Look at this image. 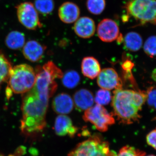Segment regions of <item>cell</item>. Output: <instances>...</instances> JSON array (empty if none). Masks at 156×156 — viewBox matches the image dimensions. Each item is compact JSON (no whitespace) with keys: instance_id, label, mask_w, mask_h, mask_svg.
<instances>
[{"instance_id":"obj_1","label":"cell","mask_w":156,"mask_h":156,"mask_svg":"<svg viewBox=\"0 0 156 156\" xmlns=\"http://www.w3.org/2000/svg\"><path fill=\"white\" fill-rule=\"evenodd\" d=\"M35 71V83L30 90L23 94L21 105L20 129L27 136L39 134L46 127L49 100L57 88L55 80L62 78L63 75L52 61L38 66Z\"/></svg>"},{"instance_id":"obj_2","label":"cell","mask_w":156,"mask_h":156,"mask_svg":"<svg viewBox=\"0 0 156 156\" xmlns=\"http://www.w3.org/2000/svg\"><path fill=\"white\" fill-rule=\"evenodd\" d=\"M146 101V92L120 88L114 92L112 106L119 121L130 125L139 121V112Z\"/></svg>"},{"instance_id":"obj_3","label":"cell","mask_w":156,"mask_h":156,"mask_svg":"<svg viewBox=\"0 0 156 156\" xmlns=\"http://www.w3.org/2000/svg\"><path fill=\"white\" fill-rule=\"evenodd\" d=\"M36 73L30 66L23 64L12 67L9 79L7 95L11 92L24 94L34 87L36 80Z\"/></svg>"},{"instance_id":"obj_4","label":"cell","mask_w":156,"mask_h":156,"mask_svg":"<svg viewBox=\"0 0 156 156\" xmlns=\"http://www.w3.org/2000/svg\"><path fill=\"white\" fill-rule=\"evenodd\" d=\"M68 156H117L116 153L110 150L107 141L97 134L80 143Z\"/></svg>"},{"instance_id":"obj_5","label":"cell","mask_w":156,"mask_h":156,"mask_svg":"<svg viewBox=\"0 0 156 156\" xmlns=\"http://www.w3.org/2000/svg\"><path fill=\"white\" fill-rule=\"evenodd\" d=\"M125 9L129 16L142 24H156V0H130Z\"/></svg>"},{"instance_id":"obj_6","label":"cell","mask_w":156,"mask_h":156,"mask_svg":"<svg viewBox=\"0 0 156 156\" xmlns=\"http://www.w3.org/2000/svg\"><path fill=\"white\" fill-rule=\"evenodd\" d=\"M83 119L85 122L92 123L101 132L108 131L115 122L112 115L103 106L98 104L85 111Z\"/></svg>"},{"instance_id":"obj_7","label":"cell","mask_w":156,"mask_h":156,"mask_svg":"<svg viewBox=\"0 0 156 156\" xmlns=\"http://www.w3.org/2000/svg\"><path fill=\"white\" fill-rule=\"evenodd\" d=\"M17 18L19 22L26 28L36 30L42 27L38 12L33 3L24 2L16 7Z\"/></svg>"},{"instance_id":"obj_8","label":"cell","mask_w":156,"mask_h":156,"mask_svg":"<svg viewBox=\"0 0 156 156\" xmlns=\"http://www.w3.org/2000/svg\"><path fill=\"white\" fill-rule=\"evenodd\" d=\"M97 35L101 41L110 43L115 41H123L120 34L119 28L116 22L113 20L106 18L102 20L98 26Z\"/></svg>"},{"instance_id":"obj_9","label":"cell","mask_w":156,"mask_h":156,"mask_svg":"<svg viewBox=\"0 0 156 156\" xmlns=\"http://www.w3.org/2000/svg\"><path fill=\"white\" fill-rule=\"evenodd\" d=\"M97 84L102 89L108 90L122 88V83L115 70L107 68L101 71L98 76Z\"/></svg>"},{"instance_id":"obj_10","label":"cell","mask_w":156,"mask_h":156,"mask_svg":"<svg viewBox=\"0 0 156 156\" xmlns=\"http://www.w3.org/2000/svg\"><path fill=\"white\" fill-rule=\"evenodd\" d=\"M54 130L58 136L68 135L73 137L77 132L78 128L74 126L69 117L65 115H59L55 120Z\"/></svg>"},{"instance_id":"obj_11","label":"cell","mask_w":156,"mask_h":156,"mask_svg":"<svg viewBox=\"0 0 156 156\" xmlns=\"http://www.w3.org/2000/svg\"><path fill=\"white\" fill-rule=\"evenodd\" d=\"M73 30L76 34L82 38H89L94 35L95 24L94 20L88 17L79 18L75 23Z\"/></svg>"},{"instance_id":"obj_12","label":"cell","mask_w":156,"mask_h":156,"mask_svg":"<svg viewBox=\"0 0 156 156\" xmlns=\"http://www.w3.org/2000/svg\"><path fill=\"white\" fill-rule=\"evenodd\" d=\"M80 10L75 3L66 2L59 7L58 15L59 19L65 23L75 22L80 17Z\"/></svg>"},{"instance_id":"obj_13","label":"cell","mask_w":156,"mask_h":156,"mask_svg":"<svg viewBox=\"0 0 156 156\" xmlns=\"http://www.w3.org/2000/svg\"><path fill=\"white\" fill-rule=\"evenodd\" d=\"M74 105L73 98L67 93L58 94L53 99V110L59 115H66L72 111Z\"/></svg>"},{"instance_id":"obj_14","label":"cell","mask_w":156,"mask_h":156,"mask_svg":"<svg viewBox=\"0 0 156 156\" xmlns=\"http://www.w3.org/2000/svg\"><path fill=\"white\" fill-rule=\"evenodd\" d=\"M74 105L79 111H85L93 106L94 98L92 92L87 89H80L73 96Z\"/></svg>"},{"instance_id":"obj_15","label":"cell","mask_w":156,"mask_h":156,"mask_svg":"<svg viewBox=\"0 0 156 156\" xmlns=\"http://www.w3.org/2000/svg\"><path fill=\"white\" fill-rule=\"evenodd\" d=\"M45 50V47L39 42L32 40L25 44L23 53L27 59L32 62H36L41 59Z\"/></svg>"},{"instance_id":"obj_16","label":"cell","mask_w":156,"mask_h":156,"mask_svg":"<svg viewBox=\"0 0 156 156\" xmlns=\"http://www.w3.org/2000/svg\"><path fill=\"white\" fill-rule=\"evenodd\" d=\"M81 70L86 77L93 80L97 77L101 71L99 62L94 57L87 56L83 59Z\"/></svg>"},{"instance_id":"obj_17","label":"cell","mask_w":156,"mask_h":156,"mask_svg":"<svg viewBox=\"0 0 156 156\" xmlns=\"http://www.w3.org/2000/svg\"><path fill=\"white\" fill-rule=\"evenodd\" d=\"M5 43L9 49L19 50L23 48L25 44V36L24 34L18 31H12L6 37Z\"/></svg>"},{"instance_id":"obj_18","label":"cell","mask_w":156,"mask_h":156,"mask_svg":"<svg viewBox=\"0 0 156 156\" xmlns=\"http://www.w3.org/2000/svg\"><path fill=\"white\" fill-rule=\"evenodd\" d=\"M123 41L125 48L131 51H138L142 47V38L139 34L134 32L127 34Z\"/></svg>"},{"instance_id":"obj_19","label":"cell","mask_w":156,"mask_h":156,"mask_svg":"<svg viewBox=\"0 0 156 156\" xmlns=\"http://www.w3.org/2000/svg\"><path fill=\"white\" fill-rule=\"evenodd\" d=\"M80 75L75 70L68 71L62 76V84L68 89L75 88L80 83Z\"/></svg>"},{"instance_id":"obj_20","label":"cell","mask_w":156,"mask_h":156,"mask_svg":"<svg viewBox=\"0 0 156 156\" xmlns=\"http://www.w3.org/2000/svg\"><path fill=\"white\" fill-rule=\"evenodd\" d=\"M12 68L8 59L0 52V86L4 82L8 80Z\"/></svg>"},{"instance_id":"obj_21","label":"cell","mask_w":156,"mask_h":156,"mask_svg":"<svg viewBox=\"0 0 156 156\" xmlns=\"http://www.w3.org/2000/svg\"><path fill=\"white\" fill-rule=\"evenodd\" d=\"M34 5L38 12L48 15L53 11L54 2L53 0H35Z\"/></svg>"},{"instance_id":"obj_22","label":"cell","mask_w":156,"mask_h":156,"mask_svg":"<svg viewBox=\"0 0 156 156\" xmlns=\"http://www.w3.org/2000/svg\"><path fill=\"white\" fill-rule=\"evenodd\" d=\"M105 0H87V5L88 11L93 14L98 15L105 9Z\"/></svg>"},{"instance_id":"obj_23","label":"cell","mask_w":156,"mask_h":156,"mask_svg":"<svg viewBox=\"0 0 156 156\" xmlns=\"http://www.w3.org/2000/svg\"><path fill=\"white\" fill-rule=\"evenodd\" d=\"M112 100V94L109 90L101 89L95 94L94 101L99 105H105L108 104Z\"/></svg>"},{"instance_id":"obj_24","label":"cell","mask_w":156,"mask_h":156,"mask_svg":"<svg viewBox=\"0 0 156 156\" xmlns=\"http://www.w3.org/2000/svg\"><path fill=\"white\" fill-rule=\"evenodd\" d=\"M146 154L145 152L128 145L122 147L117 156H144Z\"/></svg>"},{"instance_id":"obj_25","label":"cell","mask_w":156,"mask_h":156,"mask_svg":"<svg viewBox=\"0 0 156 156\" xmlns=\"http://www.w3.org/2000/svg\"><path fill=\"white\" fill-rule=\"evenodd\" d=\"M144 50L146 53L151 57L156 56V36L150 37L144 45Z\"/></svg>"},{"instance_id":"obj_26","label":"cell","mask_w":156,"mask_h":156,"mask_svg":"<svg viewBox=\"0 0 156 156\" xmlns=\"http://www.w3.org/2000/svg\"><path fill=\"white\" fill-rule=\"evenodd\" d=\"M134 66L133 62L129 60L126 59L122 64V69L124 71V77L126 79L132 82H134V78L132 76L131 70Z\"/></svg>"},{"instance_id":"obj_27","label":"cell","mask_w":156,"mask_h":156,"mask_svg":"<svg viewBox=\"0 0 156 156\" xmlns=\"http://www.w3.org/2000/svg\"><path fill=\"white\" fill-rule=\"evenodd\" d=\"M146 100L148 105L153 109L156 110V88L151 87L147 89Z\"/></svg>"},{"instance_id":"obj_28","label":"cell","mask_w":156,"mask_h":156,"mask_svg":"<svg viewBox=\"0 0 156 156\" xmlns=\"http://www.w3.org/2000/svg\"><path fill=\"white\" fill-rule=\"evenodd\" d=\"M146 141L149 145L156 150V128L147 134Z\"/></svg>"},{"instance_id":"obj_29","label":"cell","mask_w":156,"mask_h":156,"mask_svg":"<svg viewBox=\"0 0 156 156\" xmlns=\"http://www.w3.org/2000/svg\"><path fill=\"white\" fill-rule=\"evenodd\" d=\"M152 77L154 80L156 81V69H155L153 72Z\"/></svg>"},{"instance_id":"obj_30","label":"cell","mask_w":156,"mask_h":156,"mask_svg":"<svg viewBox=\"0 0 156 156\" xmlns=\"http://www.w3.org/2000/svg\"><path fill=\"white\" fill-rule=\"evenodd\" d=\"M144 156H156L155 155H154V154H150V155H145Z\"/></svg>"},{"instance_id":"obj_31","label":"cell","mask_w":156,"mask_h":156,"mask_svg":"<svg viewBox=\"0 0 156 156\" xmlns=\"http://www.w3.org/2000/svg\"><path fill=\"white\" fill-rule=\"evenodd\" d=\"M154 121H156V117H155V118H154Z\"/></svg>"},{"instance_id":"obj_32","label":"cell","mask_w":156,"mask_h":156,"mask_svg":"<svg viewBox=\"0 0 156 156\" xmlns=\"http://www.w3.org/2000/svg\"><path fill=\"white\" fill-rule=\"evenodd\" d=\"M0 156H3L1 154H0Z\"/></svg>"},{"instance_id":"obj_33","label":"cell","mask_w":156,"mask_h":156,"mask_svg":"<svg viewBox=\"0 0 156 156\" xmlns=\"http://www.w3.org/2000/svg\"><path fill=\"white\" fill-rule=\"evenodd\" d=\"M10 156H13V155H10Z\"/></svg>"}]
</instances>
